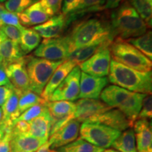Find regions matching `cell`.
I'll list each match as a JSON object with an SVG mask.
<instances>
[{
	"label": "cell",
	"instance_id": "1",
	"mask_svg": "<svg viewBox=\"0 0 152 152\" xmlns=\"http://www.w3.org/2000/svg\"><path fill=\"white\" fill-rule=\"evenodd\" d=\"M108 75L112 84L132 92L151 94V71H137L112 60Z\"/></svg>",
	"mask_w": 152,
	"mask_h": 152
},
{
	"label": "cell",
	"instance_id": "2",
	"mask_svg": "<svg viewBox=\"0 0 152 152\" xmlns=\"http://www.w3.org/2000/svg\"><path fill=\"white\" fill-rule=\"evenodd\" d=\"M110 27L114 39L123 40L144 35L148 29L135 9L126 1L113 12Z\"/></svg>",
	"mask_w": 152,
	"mask_h": 152
},
{
	"label": "cell",
	"instance_id": "3",
	"mask_svg": "<svg viewBox=\"0 0 152 152\" xmlns=\"http://www.w3.org/2000/svg\"><path fill=\"white\" fill-rule=\"evenodd\" d=\"M66 38L69 55L77 49L95 42L108 38H111L114 40L110 26L96 18L80 23Z\"/></svg>",
	"mask_w": 152,
	"mask_h": 152
},
{
	"label": "cell",
	"instance_id": "4",
	"mask_svg": "<svg viewBox=\"0 0 152 152\" xmlns=\"http://www.w3.org/2000/svg\"><path fill=\"white\" fill-rule=\"evenodd\" d=\"M109 50L115 61L137 71H151V61L128 42L115 39L109 46Z\"/></svg>",
	"mask_w": 152,
	"mask_h": 152
},
{
	"label": "cell",
	"instance_id": "5",
	"mask_svg": "<svg viewBox=\"0 0 152 152\" xmlns=\"http://www.w3.org/2000/svg\"><path fill=\"white\" fill-rule=\"evenodd\" d=\"M64 61H52L38 57L28 56L26 70L29 77L30 90L41 96L53 73Z\"/></svg>",
	"mask_w": 152,
	"mask_h": 152
},
{
	"label": "cell",
	"instance_id": "6",
	"mask_svg": "<svg viewBox=\"0 0 152 152\" xmlns=\"http://www.w3.org/2000/svg\"><path fill=\"white\" fill-rule=\"evenodd\" d=\"M121 132L98 123H83L80 127V137L96 147L108 149Z\"/></svg>",
	"mask_w": 152,
	"mask_h": 152
},
{
	"label": "cell",
	"instance_id": "7",
	"mask_svg": "<svg viewBox=\"0 0 152 152\" xmlns=\"http://www.w3.org/2000/svg\"><path fill=\"white\" fill-rule=\"evenodd\" d=\"M34 56L52 61H65L69 56L66 37L45 39L33 53Z\"/></svg>",
	"mask_w": 152,
	"mask_h": 152
},
{
	"label": "cell",
	"instance_id": "8",
	"mask_svg": "<svg viewBox=\"0 0 152 152\" xmlns=\"http://www.w3.org/2000/svg\"><path fill=\"white\" fill-rule=\"evenodd\" d=\"M81 70L78 66L74 67L64 81L49 97L48 102L68 101L73 102L79 99L80 80Z\"/></svg>",
	"mask_w": 152,
	"mask_h": 152
},
{
	"label": "cell",
	"instance_id": "9",
	"mask_svg": "<svg viewBox=\"0 0 152 152\" xmlns=\"http://www.w3.org/2000/svg\"><path fill=\"white\" fill-rule=\"evenodd\" d=\"M109 47L100 49L80 65V69L88 75L103 77L109 75L111 65Z\"/></svg>",
	"mask_w": 152,
	"mask_h": 152
},
{
	"label": "cell",
	"instance_id": "10",
	"mask_svg": "<svg viewBox=\"0 0 152 152\" xmlns=\"http://www.w3.org/2000/svg\"><path fill=\"white\" fill-rule=\"evenodd\" d=\"M112 108L99 99H80L75 103V111L73 119L85 123L92 118L109 111Z\"/></svg>",
	"mask_w": 152,
	"mask_h": 152
},
{
	"label": "cell",
	"instance_id": "11",
	"mask_svg": "<svg viewBox=\"0 0 152 152\" xmlns=\"http://www.w3.org/2000/svg\"><path fill=\"white\" fill-rule=\"evenodd\" d=\"M80 123L72 119L49 136L47 140L50 149H56L76 140L79 135Z\"/></svg>",
	"mask_w": 152,
	"mask_h": 152
},
{
	"label": "cell",
	"instance_id": "12",
	"mask_svg": "<svg viewBox=\"0 0 152 152\" xmlns=\"http://www.w3.org/2000/svg\"><path fill=\"white\" fill-rule=\"evenodd\" d=\"M27 57H23L20 60L12 63L5 67L7 77L11 84L21 92L30 90L29 77L26 70Z\"/></svg>",
	"mask_w": 152,
	"mask_h": 152
},
{
	"label": "cell",
	"instance_id": "13",
	"mask_svg": "<svg viewBox=\"0 0 152 152\" xmlns=\"http://www.w3.org/2000/svg\"><path fill=\"white\" fill-rule=\"evenodd\" d=\"M85 123H98L118 131L132 128L133 123L118 109H111L92 118Z\"/></svg>",
	"mask_w": 152,
	"mask_h": 152
},
{
	"label": "cell",
	"instance_id": "14",
	"mask_svg": "<svg viewBox=\"0 0 152 152\" xmlns=\"http://www.w3.org/2000/svg\"><path fill=\"white\" fill-rule=\"evenodd\" d=\"M109 83L106 77H98L81 72L79 99H97Z\"/></svg>",
	"mask_w": 152,
	"mask_h": 152
},
{
	"label": "cell",
	"instance_id": "15",
	"mask_svg": "<svg viewBox=\"0 0 152 152\" xmlns=\"http://www.w3.org/2000/svg\"><path fill=\"white\" fill-rule=\"evenodd\" d=\"M132 127L137 152H151V123L147 119H137L133 123Z\"/></svg>",
	"mask_w": 152,
	"mask_h": 152
},
{
	"label": "cell",
	"instance_id": "16",
	"mask_svg": "<svg viewBox=\"0 0 152 152\" xmlns=\"http://www.w3.org/2000/svg\"><path fill=\"white\" fill-rule=\"evenodd\" d=\"M46 142L29 134H12L9 152H35Z\"/></svg>",
	"mask_w": 152,
	"mask_h": 152
},
{
	"label": "cell",
	"instance_id": "17",
	"mask_svg": "<svg viewBox=\"0 0 152 152\" xmlns=\"http://www.w3.org/2000/svg\"><path fill=\"white\" fill-rule=\"evenodd\" d=\"M67 20L63 14L51 17L47 21L33 28L41 37L45 39H52L59 37L65 28Z\"/></svg>",
	"mask_w": 152,
	"mask_h": 152
},
{
	"label": "cell",
	"instance_id": "18",
	"mask_svg": "<svg viewBox=\"0 0 152 152\" xmlns=\"http://www.w3.org/2000/svg\"><path fill=\"white\" fill-rule=\"evenodd\" d=\"M75 66H76L73 62L68 59L64 61L60 66H58V67L53 73L46 87L44 89L40 96L41 97L44 99L46 102H48L52 93L54 92L57 87L59 86L61 83L64 81L66 76L69 74Z\"/></svg>",
	"mask_w": 152,
	"mask_h": 152
},
{
	"label": "cell",
	"instance_id": "19",
	"mask_svg": "<svg viewBox=\"0 0 152 152\" xmlns=\"http://www.w3.org/2000/svg\"><path fill=\"white\" fill-rule=\"evenodd\" d=\"M53 123V118L48 109L39 116L30 121V128L28 134L36 138L47 141L50 135V131Z\"/></svg>",
	"mask_w": 152,
	"mask_h": 152
},
{
	"label": "cell",
	"instance_id": "20",
	"mask_svg": "<svg viewBox=\"0 0 152 152\" xmlns=\"http://www.w3.org/2000/svg\"><path fill=\"white\" fill-rule=\"evenodd\" d=\"M113 41V39L111 38H108V39L95 42L91 45L75 50V52L69 55L67 59L73 62L75 66H80L82 63L90 58L92 55H94L100 49L109 47Z\"/></svg>",
	"mask_w": 152,
	"mask_h": 152
},
{
	"label": "cell",
	"instance_id": "21",
	"mask_svg": "<svg viewBox=\"0 0 152 152\" xmlns=\"http://www.w3.org/2000/svg\"><path fill=\"white\" fill-rule=\"evenodd\" d=\"M17 14L20 24L25 26L42 24L51 18L44 11L39 1L33 4L23 12Z\"/></svg>",
	"mask_w": 152,
	"mask_h": 152
},
{
	"label": "cell",
	"instance_id": "22",
	"mask_svg": "<svg viewBox=\"0 0 152 152\" xmlns=\"http://www.w3.org/2000/svg\"><path fill=\"white\" fill-rule=\"evenodd\" d=\"M132 92L117 85H111L102 90L99 97L104 103L112 109H118L130 96Z\"/></svg>",
	"mask_w": 152,
	"mask_h": 152
},
{
	"label": "cell",
	"instance_id": "23",
	"mask_svg": "<svg viewBox=\"0 0 152 152\" xmlns=\"http://www.w3.org/2000/svg\"><path fill=\"white\" fill-rule=\"evenodd\" d=\"M146 95L141 93L132 92L130 96L118 107V109L124 113L125 116L134 123L137 118L142 106V102Z\"/></svg>",
	"mask_w": 152,
	"mask_h": 152
},
{
	"label": "cell",
	"instance_id": "24",
	"mask_svg": "<svg viewBox=\"0 0 152 152\" xmlns=\"http://www.w3.org/2000/svg\"><path fill=\"white\" fill-rule=\"evenodd\" d=\"M0 54L2 58V64L5 67L23 57L18 44L11 41L5 35L0 41Z\"/></svg>",
	"mask_w": 152,
	"mask_h": 152
},
{
	"label": "cell",
	"instance_id": "25",
	"mask_svg": "<svg viewBox=\"0 0 152 152\" xmlns=\"http://www.w3.org/2000/svg\"><path fill=\"white\" fill-rule=\"evenodd\" d=\"M47 107L53 120H60L73 116L75 111V103L68 101L47 102Z\"/></svg>",
	"mask_w": 152,
	"mask_h": 152
},
{
	"label": "cell",
	"instance_id": "26",
	"mask_svg": "<svg viewBox=\"0 0 152 152\" xmlns=\"http://www.w3.org/2000/svg\"><path fill=\"white\" fill-rule=\"evenodd\" d=\"M111 147L120 152H137L133 129L128 128L121 133Z\"/></svg>",
	"mask_w": 152,
	"mask_h": 152
},
{
	"label": "cell",
	"instance_id": "27",
	"mask_svg": "<svg viewBox=\"0 0 152 152\" xmlns=\"http://www.w3.org/2000/svg\"><path fill=\"white\" fill-rule=\"evenodd\" d=\"M41 42V36L33 28H24L21 30L19 47L23 55L29 54L37 48Z\"/></svg>",
	"mask_w": 152,
	"mask_h": 152
},
{
	"label": "cell",
	"instance_id": "28",
	"mask_svg": "<svg viewBox=\"0 0 152 152\" xmlns=\"http://www.w3.org/2000/svg\"><path fill=\"white\" fill-rule=\"evenodd\" d=\"M137 49L148 58L152 59V33L147 31L144 35L139 37L130 38L125 40Z\"/></svg>",
	"mask_w": 152,
	"mask_h": 152
},
{
	"label": "cell",
	"instance_id": "29",
	"mask_svg": "<svg viewBox=\"0 0 152 152\" xmlns=\"http://www.w3.org/2000/svg\"><path fill=\"white\" fill-rule=\"evenodd\" d=\"M56 152H102L104 149L96 147L84 140H78L71 143L54 149Z\"/></svg>",
	"mask_w": 152,
	"mask_h": 152
},
{
	"label": "cell",
	"instance_id": "30",
	"mask_svg": "<svg viewBox=\"0 0 152 152\" xmlns=\"http://www.w3.org/2000/svg\"><path fill=\"white\" fill-rule=\"evenodd\" d=\"M47 102L42 98L39 95L35 94V92L30 90L22 92L18 100V113L20 115L26 110L36 104H45Z\"/></svg>",
	"mask_w": 152,
	"mask_h": 152
},
{
	"label": "cell",
	"instance_id": "31",
	"mask_svg": "<svg viewBox=\"0 0 152 152\" xmlns=\"http://www.w3.org/2000/svg\"><path fill=\"white\" fill-rule=\"evenodd\" d=\"M130 5L135 9L142 20L147 24V27H151V4L147 0H129Z\"/></svg>",
	"mask_w": 152,
	"mask_h": 152
},
{
	"label": "cell",
	"instance_id": "32",
	"mask_svg": "<svg viewBox=\"0 0 152 152\" xmlns=\"http://www.w3.org/2000/svg\"><path fill=\"white\" fill-rule=\"evenodd\" d=\"M39 0H7L4 7L6 10L15 14H20Z\"/></svg>",
	"mask_w": 152,
	"mask_h": 152
},
{
	"label": "cell",
	"instance_id": "33",
	"mask_svg": "<svg viewBox=\"0 0 152 152\" xmlns=\"http://www.w3.org/2000/svg\"><path fill=\"white\" fill-rule=\"evenodd\" d=\"M47 103L36 104V105L32 106L30 109H27L26 111H24L23 113L20 114V116L16 121H14V123L16 122V121H20L30 122V121H31L32 120L35 118L39 116L41 114H42L47 109Z\"/></svg>",
	"mask_w": 152,
	"mask_h": 152
},
{
	"label": "cell",
	"instance_id": "34",
	"mask_svg": "<svg viewBox=\"0 0 152 152\" xmlns=\"http://www.w3.org/2000/svg\"><path fill=\"white\" fill-rule=\"evenodd\" d=\"M39 3L49 17L59 14L63 0H39Z\"/></svg>",
	"mask_w": 152,
	"mask_h": 152
},
{
	"label": "cell",
	"instance_id": "35",
	"mask_svg": "<svg viewBox=\"0 0 152 152\" xmlns=\"http://www.w3.org/2000/svg\"><path fill=\"white\" fill-rule=\"evenodd\" d=\"M152 117V97L151 94H147L142 102V106L137 119H151Z\"/></svg>",
	"mask_w": 152,
	"mask_h": 152
},
{
	"label": "cell",
	"instance_id": "36",
	"mask_svg": "<svg viewBox=\"0 0 152 152\" xmlns=\"http://www.w3.org/2000/svg\"><path fill=\"white\" fill-rule=\"evenodd\" d=\"M0 30L8 39L19 45L20 35H21V30L18 29L15 26H8V25H4L2 27L0 28Z\"/></svg>",
	"mask_w": 152,
	"mask_h": 152
},
{
	"label": "cell",
	"instance_id": "37",
	"mask_svg": "<svg viewBox=\"0 0 152 152\" xmlns=\"http://www.w3.org/2000/svg\"><path fill=\"white\" fill-rule=\"evenodd\" d=\"M1 21L3 25H8V26H12L18 28V29L23 30L24 29V27L20 24L19 21V18L18 14L15 13H11L6 10L4 11L1 16Z\"/></svg>",
	"mask_w": 152,
	"mask_h": 152
},
{
	"label": "cell",
	"instance_id": "38",
	"mask_svg": "<svg viewBox=\"0 0 152 152\" xmlns=\"http://www.w3.org/2000/svg\"><path fill=\"white\" fill-rule=\"evenodd\" d=\"M82 0H64L62 7V14L64 16L72 14L77 9Z\"/></svg>",
	"mask_w": 152,
	"mask_h": 152
},
{
	"label": "cell",
	"instance_id": "39",
	"mask_svg": "<svg viewBox=\"0 0 152 152\" xmlns=\"http://www.w3.org/2000/svg\"><path fill=\"white\" fill-rule=\"evenodd\" d=\"M14 91L12 85H2L0 86V106H2L6 101L10 97Z\"/></svg>",
	"mask_w": 152,
	"mask_h": 152
},
{
	"label": "cell",
	"instance_id": "40",
	"mask_svg": "<svg viewBox=\"0 0 152 152\" xmlns=\"http://www.w3.org/2000/svg\"><path fill=\"white\" fill-rule=\"evenodd\" d=\"M11 139V131L6 132L3 138L0 141V152H9L10 141Z\"/></svg>",
	"mask_w": 152,
	"mask_h": 152
},
{
	"label": "cell",
	"instance_id": "41",
	"mask_svg": "<svg viewBox=\"0 0 152 152\" xmlns=\"http://www.w3.org/2000/svg\"><path fill=\"white\" fill-rule=\"evenodd\" d=\"M2 85H12L7 77L5 66L0 63V86Z\"/></svg>",
	"mask_w": 152,
	"mask_h": 152
},
{
	"label": "cell",
	"instance_id": "42",
	"mask_svg": "<svg viewBox=\"0 0 152 152\" xmlns=\"http://www.w3.org/2000/svg\"><path fill=\"white\" fill-rule=\"evenodd\" d=\"M122 0H106L104 9H115L120 5Z\"/></svg>",
	"mask_w": 152,
	"mask_h": 152
},
{
	"label": "cell",
	"instance_id": "43",
	"mask_svg": "<svg viewBox=\"0 0 152 152\" xmlns=\"http://www.w3.org/2000/svg\"><path fill=\"white\" fill-rule=\"evenodd\" d=\"M106 0H94V6L93 8V12L99 11L104 9Z\"/></svg>",
	"mask_w": 152,
	"mask_h": 152
},
{
	"label": "cell",
	"instance_id": "44",
	"mask_svg": "<svg viewBox=\"0 0 152 152\" xmlns=\"http://www.w3.org/2000/svg\"><path fill=\"white\" fill-rule=\"evenodd\" d=\"M35 152H56V151H55L54 149H50L49 144L48 143V142L47 141L40 148H39V149L37 150Z\"/></svg>",
	"mask_w": 152,
	"mask_h": 152
},
{
	"label": "cell",
	"instance_id": "45",
	"mask_svg": "<svg viewBox=\"0 0 152 152\" xmlns=\"http://www.w3.org/2000/svg\"><path fill=\"white\" fill-rule=\"evenodd\" d=\"M5 134V132H4V130L2 125L1 124H0V141L1 140V139L3 138L4 135Z\"/></svg>",
	"mask_w": 152,
	"mask_h": 152
},
{
	"label": "cell",
	"instance_id": "46",
	"mask_svg": "<svg viewBox=\"0 0 152 152\" xmlns=\"http://www.w3.org/2000/svg\"><path fill=\"white\" fill-rule=\"evenodd\" d=\"M4 34L2 33V31H1V30H0V41L1 40V39L4 37ZM0 63H2V58H1V54H0Z\"/></svg>",
	"mask_w": 152,
	"mask_h": 152
},
{
	"label": "cell",
	"instance_id": "47",
	"mask_svg": "<svg viewBox=\"0 0 152 152\" xmlns=\"http://www.w3.org/2000/svg\"><path fill=\"white\" fill-rule=\"evenodd\" d=\"M102 152H120V151H116V150L113 149H104V151Z\"/></svg>",
	"mask_w": 152,
	"mask_h": 152
},
{
	"label": "cell",
	"instance_id": "48",
	"mask_svg": "<svg viewBox=\"0 0 152 152\" xmlns=\"http://www.w3.org/2000/svg\"><path fill=\"white\" fill-rule=\"evenodd\" d=\"M2 117H3V113H2V109L0 107V124L2 122Z\"/></svg>",
	"mask_w": 152,
	"mask_h": 152
},
{
	"label": "cell",
	"instance_id": "49",
	"mask_svg": "<svg viewBox=\"0 0 152 152\" xmlns=\"http://www.w3.org/2000/svg\"><path fill=\"white\" fill-rule=\"evenodd\" d=\"M5 1H7V0H0V2H4Z\"/></svg>",
	"mask_w": 152,
	"mask_h": 152
},
{
	"label": "cell",
	"instance_id": "50",
	"mask_svg": "<svg viewBox=\"0 0 152 152\" xmlns=\"http://www.w3.org/2000/svg\"><path fill=\"white\" fill-rule=\"evenodd\" d=\"M21 152H24V151H21Z\"/></svg>",
	"mask_w": 152,
	"mask_h": 152
},
{
	"label": "cell",
	"instance_id": "51",
	"mask_svg": "<svg viewBox=\"0 0 152 152\" xmlns=\"http://www.w3.org/2000/svg\"><path fill=\"white\" fill-rule=\"evenodd\" d=\"M151 152H152V151H151Z\"/></svg>",
	"mask_w": 152,
	"mask_h": 152
}]
</instances>
